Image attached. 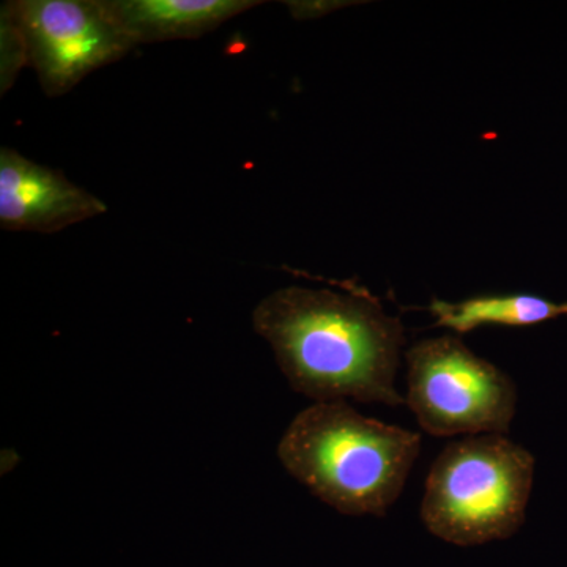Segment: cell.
Segmentation results:
<instances>
[{"label":"cell","instance_id":"obj_10","mask_svg":"<svg viewBox=\"0 0 567 567\" xmlns=\"http://www.w3.org/2000/svg\"><path fill=\"white\" fill-rule=\"evenodd\" d=\"M284 6L290 10L295 20H319L324 14L331 13L339 9H344L347 6H352V2H341V0H319V2H286Z\"/></svg>","mask_w":567,"mask_h":567},{"label":"cell","instance_id":"obj_1","mask_svg":"<svg viewBox=\"0 0 567 567\" xmlns=\"http://www.w3.org/2000/svg\"><path fill=\"white\" fill-rule=\"evenodd\" d=\"M252 327L290 386L315 402H406L395 390L404 327L360 287H282L256 306Z\"/></svg>","mask_w":567,"mask_h":567},{"label":"cell","instance_id":"obj_2","mask_svg":"<svg viewBox=\"0 0 567 567\" xmlns=\"http://www.w3.org/2000/svg\"><path fill=\"white\" fill-rule=\"evenodd\" d=\"M420 451L416 432L361 415L342 401L309 405L278 445L284 468L346 516H385Z\"/></svg>","mask_w":567,"mask_h":567},{"label":"cell","instance_id":"obj_7","mask_svg":"<svg viewBox=\"0 0 567 567\" xmlns=\"http://www.w3.org/2000/svg\"><path fill=\"white\" fill-rule=\"evenodd\" d=\"M107 10L132 39L140 44L174 40H196L224 22L240 17L257 0H104Z\"/></svg>","mask_w":567,"mask_h":567},{"label":"cell","instance_id":"obj_11","mask_svg":"<svg viewBox=\"0 0 567 567\" xmlns=\"http://www.w3.org/2000/svg\"><path fill=\"white\" fill-rule=\"evenodd\" d=\"M566 311H567V303H566ZM567 316V315H566Z\"/></svg>","mask_w":567,"mask_h":567},{"label":"cell","instance_id":"obj_9","mask_svg":"<svg viewBox=\"0 0 567 567\" xmlns=\"http://www.w3.org/2000/svg\"><path fill=\"white\" fill-rule=\"evenodd\" d=\"M29 66L28 47L9 2L0 9V93L10 91L21 69Z\"/></svg>","mask_w":567,"mask_h":567},{"label":"cell","instance_id":"obj_5","mask_svg":"<svg viewBox=\"0 0 567 567\" xmlns=\"http://www.w3.org/2000/svg\"><path fill=\"white\" fill-rule=\"evenodd\" d=\"M9 6L47 96L65 95L136 48L104 0H9Z\"/></svg>","mask_w":567,"mask_h":567},{"label":"cell","instance_id":"obj_6","mask_svg":"<svg viewBox=\"0 0 567 567\" xmlns=\"http://www.w3.org/2000/svg\"><path fill=\"white\" fill-rule=\"evenodd\" d=\"M107 205L61 171L0 148V226L10 233L58 234L96 218Z\"/></svg>","mask_w":567,"mask_h":567},{"label":"cell","instance_id":"obj_4","mask_svg":"<svg viewBox=\"0 0 567 567\" xmlns=\"http://www.w3.org/2000/svg\"><path fill=\"white\" fill-rule=\"evenodd\" d=\"M406 404L434 436L506 434L516 415L513 380L456 336L423 339L406 350Z\"/></svg>","mask_w":567,"mask_h":567},{"label":"cell","instance_id":"obj_3","mask_svg":"<svg viewBox=\"0 0 567 567\" xmlns=\"http://www.w3.org/2000/svg\"><path fill=\"white\" fill-rule=\"evenodd\" d=\"M535 465L529 451L502 434L450 443L425 480V528L462 547L516 535L527 516Z\"/></svg>","mask_w":567,"mask_h":567},{"label":"cell","instance_id":"obj_8","mask_svg":"<svg viewBox=\"0 0 567 567\" xmlns=\"http://www.w3.org/2000/svg\"><path fill=\"white\" fill-rule=\"evenodd\" d=\"M429 311L436 327L457 334L481 327H533L566 316V303L558 305L533 293L480 295L458 303L432 300Z\"/></svg>","mask_w":567,"mask_h":567}]
</instances>
